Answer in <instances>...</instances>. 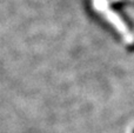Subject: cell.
I'll list each match as a JSON object with an SVG mask.
<instances>
[{
	"instance_id": "6da1fadb",
	"label": "cell",
	"mask_w": 134,
	"mask_h": 133,
	"mask_svg": "<svg viewBox=\"0 0 134 133\" xmlns=\"http://www.w3.org/2000/svg\"><path fill=\"white\" fill-rule=\"evenodd\" d=\"M130 51H131V52H134V42L130 46Z\"/></svg>"
}]
</instances>
